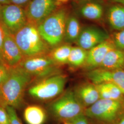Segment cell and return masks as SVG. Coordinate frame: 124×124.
I'll use <instances>...</instances> for the list:
<instances>
[{
  "instance_id": "cell-9",
  "label": "cell",
  "mask_w": 124,
  "mask_h": 124,
  "mask_svg": "<svg viewBox=\"0 0 124 124\" xmlns=\"http://www.w3.org/2000/svg\"><path fill=\"white\" fill-rule=\"evenodd\" d=\"M57 7L55 0H31L25 9L28 23L37 27Z\"/></svg>"
},
{
  "instance_id": "cell-3",
  "label": "cell",
  "mask_w": 124,
  "mask_h": 124,
  "mask_svg": "<svg viewBox=\"0 0 124 124\" xmlns=\"http://www.w3.org/2000/svg\"><path fill=\"white\" fill-rule=\"evenodd\" d=\"M85 110L72 90L66 91L49 107L50 113L54 120L63 123L70 122L80 115H85Z\"/></svg>"
},
{
  "instance_id": "cell-37",
  "label": "cell",
  "mask_w": 124,
  "mask_h": 124,
  "mask_svg": "<svg viewBox=\"0 0 124 124\" xmlns=\"http://www.w3.org/2000/svg\"></svg>"
},
{
  "instance_id": "cell-16",
  "label": "cell",
  "mask_w": 124,
  "mask_h": 124,
  "mask_svg": "<svg viewBox=\"0 0 124 124\" xmlns=\"http://www.w3.org/2000/svg\"><path fill=\"white\" fill-rule=\"evenodd\" d=\"M23 117L27 124H44L47 119V114L41 107L32 105L25 108Z\"/></svg>"
},
{
  "instance_id": "cell-19",
  "label": "cell",
  "mask_w": 124,
  "mask_h": 124,
  "mask_svg": "<svg viewBox=\"0 0 124 124\" xmlns=\"http://www.w3.org/2000/svg\"><path fill=\"white\" fill-rule=\"evenodd\" d=\"M80 22L74 15L68 16L67 19L64 40L67 44L76 42L81 31Z\"/></svg>"
},
{
  "instance_id": "cell-31",
  "label": "cell",
  "mask_w": 124,
  "mask_h": 124,
  "mask_svg": "<svg viewBox=\"0 0 124 124\" xmlns=\"http://www.w3.org/2000/svg\"><path fill=\"white\" fill-rule=\"evenodd\" d=\"M115 124H124V113H123L117 120Z\"/></svg>"
},
{
  "instance_id": "cell-2",
  "label": "cell",
  "mask_w": 124,
  "mask_h": 124,
  "mask_svg": "<svg viewBox=\"0 0 124 124\" xmlns=\"http://www.w3.org/2000/svg\"><path fill=\"white\" fill-rule=\"evenodd\" d=\"M14 36L23 58L46 55L49 46L42 38L37 26L28 23Z\"/></svg>"
},
{
  "instance_id": "cell-27",
  "label": "cell",
  "mask_w": 124,
  "mask_h": 124,
  "mask_svg": "<svg viewBox=\"0 0 124 124\" xmlns=\"http://www.w3.org/2000/svg\"><path fill=\"white\" fill-rule=\"evenodd\" d=\"M70 122L73 124H90L88 118L85 115H80L72 120Z\"/></svg>"
},
{
  "instance_id": "cell-5",
  "label": "cell",
  "mask_w": 124,
  "mask_h": 124,
  "mask_svg": "<svg viewBox=\"0 0 124 124\" xmlns=\"http://www.w3.org/2000/svg\"><path fill=\"white\" fill-rule=\"evenodd\" d=\"M123 102L100 99L85 108V115L93 124H115L123 113Z\"/></svg>"
},
{
  "instance_id": "cell-25",
  "label": "cell",
  "mask_w": 124,
  "mask_h": 124,
  "mask_svg": "<svg viewBox=\"0 0 124 124\" xmlns=\"http://www.w3.org/2000/svg\"><path fill=\"white\" fill-rule=\"evenodd\" d=\"M6 108L9 115L11 124H23L18 117L15 108L9 106H7Z\"/></svg>"
},
{
  "instance_id": "cell-23",
  "label": "cell",
  "mask_w": 124,
  "mask_h": 124,
  "mask_svg": "<svg viewBox=\"0 0 124 124\" xmlns=\"http://www.w3.org/2000/svg\"><path fill=\"white\" fill-rule=\"evenodd\" d=\"M112 40L116 48L124 51V29L115 33Z\"/></svg>"
},
{
  "instance_id": "cell-7",
  "label": "cell",
  "mask_w": 124,
  "mask_h": 124,
  "mask_svg": "<svg viewBox=\"0 0 124 124\" xmlns=\"http://www.w3.org/2000/svg\"><path fill=\"white\" fill-rule=\"evenodd\" d=\"M19 66L39 80L60 74L59 66L48 54L23 58Z\"/></svg>"
},
{
  "instance_id": "cell-35",
  "label": "cell",
  "mask_w": 124,
  "mask_h": 124,
  "mask_svg": "<svg viewBox=\"0 0 124 124\" xmlns=\"http://www.w3.org/2000/svg\"><path fill=\"white\" fill-rule=\"evenodd\" d=\"M1 6H2V5H1L0 4V8H1Z\"/></svg>"
},
{
  "instance_id": "cell-4",
  "label": "cell",
  "mask_w": 124,
  "mask_h": 124,
  "mask_svg": "<svg viewBox=\"0 0 124 124\" xmlns=\"http://www.w3.org/2000/svg\"><path fill=\"white\" fill-rule=\"evenodd\" d=\"M68 17L65 9L56 10L37 27L42 38L50 47L58 46L64 40Z\"/></svg>"
},
{
  "instance_id": "cell-33",
  "label": "cell",
  "mask_w": 124,
  "mask_h": 124,
  "mask_svg": "<svg viewBox=\"0 0 124 124\" xmlns=\"http://www.w3.org/2000/svg\"><path fill=\"white\" fill-rule=\"evenodd\" d=\"M112 1L115 2L117 3H119L120 5L124 6V0H111Z\"/></svg>"
},
{
  "instance_id": "cell-13",
  "label": "cell",
  "mask_w": 124,
  "mask_h": 124,
  "mask_svg": "<svg viewBox=\"0 0 124 124\" xmlns=\"http://www.w3.org/2000/svg\"><path fill=\"white\" fill-rule=\"evenodd\" d=\"M115 48L112 39H109L88 51L87 58L83 67L87 71L98 68L107 54Z\"/></svg>"
},
{
  "instance_id": "cell-12",
  "label": "cell",
  "mask_w": 124,
  "mask_h": 124,
  "mask_svg": "<svg viewBox=\"0 0 124 124\" xmlns=\"http://www.w3.org/2000/svg\"><path fill=\"white\" fill-rule=\"evenodd\" d=\"M106 31L95 26L86 27L82 29L75 42L77 46L87 51L110 39Z\"/></svg>"
},
{
  "instance_id": "cell-20",
  "label": "cell",
  "mask_w": 124,
  "mask_h": 124,
  "mask_svg": "<svg viewBox=\"0 0 124 124\" xmlns=\"http://www.w3.org/2000/svg\"><path fill=\"white\" fill-rule=\"evenodd\" d=\"M80 12L81 15L86 19L97 20L101 18L102 16L103 6L97 2H88L81 7Z\"/></svg>"
},
{
  "instance_id": "cell-24",
  "label": "cell",
  "mask_w": 124,
  "mask_h": 124,
  "mask_svg": "<svg viewBox=\"0 0 124 124\" xmlns=\"http://www.w3.org/2000/svg\"><path fill=\"white\" fill-rule=\"evenodd\" d=\"M10 70V68L0 59V91L3 85L9 76Z\"/></svg>"
},
{
  "instance_id": "cell-15",
  "label": "cell",
  "mask_w": 124,
  "mask_h": 124,
  "mask_svg": "<svg viewBox=\"0 0 124 124\" xmlns=\"http://www.w3.org/2000/svg\"><path fill=\"white\" fill-rule=\"evenodd\" d=\"M98 68L108 70L124 69V51L116 47L111 49Z\"/></svg>"
},
{
  "instance_id": "cell-10",
  "label": "cell",
  "mask_w": 124,
  "mask_h": 124,
  "mask_svg": "<svg viewBox=\"0 0 124 124\" xmlns=\"http://www.w3.org/2000/svg\"><path fill=\"white\" fill-rule=\"evenodd\" d=\"M85 75L94 84L110 83L115 85L124 95V69L108 70L97 68L87 71Z\"/></svg>"
},
{
  "instance_id": "cell-34",
  "label": "cell",
  "mask_w": 124,
  "mask_h": 124,
  "mask_svg": "<svg viewBox=\"0 0 124 124\" xmlns=\"http://www.w3.org/2000/svg\"><path fill=\"white\" fill-rule=\"evenodd\" d=\"M63 124H73L71 122H65V123H64Z\"/></svg>"
},
{
  "instance_id": "cell-1",
  "label": "cell",
  "mask_w": 124,
  "mask_h": 124,
  "mask_svg": "<svg viewBox=\"0 0 124 124\" xmlns=\"http://www.w3.org/2000/svg\"><path fill=\"white\" fill-rule=\"evenodd\" d=\"M33 80L19 65L10 68L8 79L0 91V106L18 109L22 106L25 89Z\"/></svg>"
},
{
  "instance_id": "cell-28",
  "label": "cell",
  "mask_w": 124,
  "mask_h": 124,
  "mask_svg": "<svg viewBox=\"0 0 124 124\" xmlns=\"http://www.w3.org/2000/svg\"><path fill=\"white\" fill-rule=\"evenodd\" d=\"M5 31L4 28L2 24L0 22V59L1 60V52L2 46L4 39Z\"/></svg>"
},
{
  "instance_id": "cell-30",
  "label": "cell",
  "mask_w": 124,
  "mask_h": 124,
  "mask_svg": "<svg viewBox=\"0 0 124 124\" xmlns=\"http://www.w3.org/2000/svg\"><path fill=\"white\" fill-rule=\"evenodd\" d=\"M71 0H55L57 6H61L62 5L67 4L70 2Z\"/></svg>"
},
{
  "instance_id": "cell-8",
  "label": "cell",
  "mask_w": 124,
  "mask_h": 124,
  "mask_svg": "<svg viewBox=\"0 0 124 124\" xmlns=\"http://www.w3.org/2000/svg\"><path fill=\"white\" fill-rule=\"evenodd\" d=\"M0 22L13 35L28 23L25 9L12 3L1 6Z\"/></svg>"
},
{
  "instance_id": "cell-6",
  "label": "cell",
  "mask_w": 124,
  "mask_h": 124,
  "mask_svg": "<svg viewBox=\"0 0 124 124\" xmlns=\"http://www.w3.org/2000/svg\"><path fill=\"white\" fill-rule=\"evenodd\" d=\"M67 78L59 74L39 80L30 87L28 93L32 98L40 100H48L60 95L63 91Z\"/></svg>"
},
{
  "instance_id": "cell-18",
  "label": "cell",
  "mask_w": 124,
  "mask_h": 124,
  "mask_svg": "<svg viewBox=\"0 0 124 124\" xmlns=\"http://www.w3.org/2000/svg\"><path fill=\"white\" fill-rule=\"evenodd\" d=\"M95 85L98 89L100 99L123 102L124 95L120 89L115 85L110 83H102Z\"/></svg>"
},
{
  "instance_id": "cell-32",
  "label": "cell",
  "mask_w": 124,
  "mask_h": 124,
  "mask_svg": "<svg viewBox=\"0 0 124 124\" xmlns=\"http://www.w3.org/2000/svg\"><path fill=\"white\" fill-rule=\"evenodd\" d=\"M10 3V2L9 0H0V4L1 5L8 4Z\"/></svg>"
},
{
  "instance_id": "cell-22",
  "label": "cell",
  "mask_w": 124,
  "mask_h": 124,
  "mask_svg": "<svg viewBox=\"0 0 124 124\" xmlns=\"http://www.w3.org/2000/svg\"><path fill=\"white\" fill-rule=\"evenodd\" d=\"M88 51L78 46H72L68 64L73 68L83 67L86 62Z\"/></svg>"
},
{
  "instance_id": "cell-26",
  "label": "cell",
  "mask_w": 124,
  "mask_h": 124,
  "mask_svg": "<svg viewBox=\"0 0 124 124\" xmlns=\"http://www.w3.org/2000/svg\"><path fill=\"white\" fill-rule=\"evenodd\" d=\"M0 124H11L9 115L6 108L0 106Z\"/></svg>"
},
{
  "instance_id": "cell-17",
  "label": "cell",
  "mask_w": 124,
  "mask_h": 124,
  "mask_svg": "<svg viewBox=\"0 0 124 124\" xmlns=\"http://www.w3.org/2000/svg\"><path fill=\"white\" fill-rule=\"evenodd\" d=\"M108 21L113 29L120 31L124 29V6L115 5L111 6L107 13Z\"/></svg>"
},
{
  "instance_id": "cell-21",
  "label": "cell",
  "mask_w": 124,
  "mask_h": 124,
  "mask_svg": "<svg viewBox=\"0 0 124 124\" xmlns=\"http://www.w3.org/2000/svg\"><path fill=\"white\" fill-rule=\"evenodd\" d=\"M72 47L69 44L58 45L54 47L48 55L59 66L68 64Z\"/></svg>"
},
{
  "instance_id": "cell-14",
  "label": "cell",
  "mask_w": 124,
  "mask_h": 124,
  "mask_svg": "<svg viewBox=\"0 0 124 124\" xmlns=\"http://www.w3.org/2000/svg\"><path fill=\"white\" fill-rule=\"evenodd\" d=\"M74 91L77 99L85 108L100 99L96 85L91 82L79 85Z\"/></svg>"
},
{
  "instance_id": "cell-11",
  "label": "cell",
  "mask_w": 124,
  "mask_h": 124,
  "mask_svg": "<svg viewBox=\"0 0 124 124\" xmlns=\"http://www.w3.org/2000/svg\"><path fill=\"white\" fill-rule=\"evenodd\" d=\"M5 36L1 60L10 68L18 66L23 57L15 40L14 36L4 26Z\"/></svg>"
},
{
  "instance_id": "cell-36",
  "label": "cell",
  "mask_w": 124,
  "mask_h": 124,
  "mask_svg": "<svg viewBox=\"0 0 124 124\" xmlns=\"http://www.w3.org/2000/svg\"><path fill=\"white\" fill-rule=\"evenodd\" d=\"M123 106H124V102H123Z\"/></svg>"
},
{
  "instance_id": "cell-29",
  "label": "cell",
  "mask_w": 124,
  "mask_h": 124,
  "mask_svg": "<svg viewBox=\"0 0 124 124\" xmlns=\"http://www.w3.org/2000/svg\"><path fill=\"white\" fill-rule=\"evenodd\" d=\"M10 3L16 5L20 7L28 4L31 0H9Z\"/></svg>"
}]
</instances>
